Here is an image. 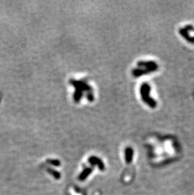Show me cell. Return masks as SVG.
Returning <instances> with one entry per match:
<instances>
[{
    "label": "cell",
    "mask_w": 194,
    "mask_h": 195,
    "mask_svg": "<svg viewBox=\"0 0 194 195\" xmlns=\"http://www.w3.org/2000/svg\"><path fill=\"white\" fill-rule=\"evenodd\" d=\"M152 72L150 69H145V68H136L134 69L133 71H132V74L134 76V77H139V76L146 75Z\"/></svg>",
    "instance_id": "4"
},
{
    "label": "cell",
    "mask_w": 194,
    "mask_h": 195,
    "mask_svg": "<svg viewBox=\"0 0 194 195\" xmlns=\"http://www.w3.org/2000/svg\"><path fill=\"white\" fill-rule=\"evenodd\" d=\"M70 84L74 87L75 92L74 93L73 98L75 102L78 103L80 101L83 97V92H86V97L89 102H93L94 100V95H93V89L90 86L87 81L86 80H76L74 79H71L69 80Z\"/></svg>",
    "instance_id": "1"
},
{
    "label": "cell",
    "mask_w": 194,
    "mask_h": 195,
    "mask_svg": "<svg viewBox=\"0 0 194 195\" xmlns=\"http://www.w3.org/2000/svg\"><path fill=\"white\" fill-rule=\"evenodd\" d=\"M137 66L141 68H145L150 69L152 72L157 70L158 67L155 62L154 61H139L137 63Z\"/></svg>",
    "instance_id": "3"
},
{
    "label": "cell",
    "mask_w": 194,
    "mask_h": 195,
    "mask_svg": "<svg viewBox=\"0 0 194 195\" xmlns=\"http://www.w3.org/2000/svg\"><path fill=\"white\" fill-rule=\"evenodd\" d=\"M150 86L148 83H144L143 84H142L140 89L141 98L142 100H143V102L148 104L150 107H151V108H155L156 107V101L153 99L151 98L150 97Z\"/></svg>",
    "instance_id": "2"
}]
</instances>
